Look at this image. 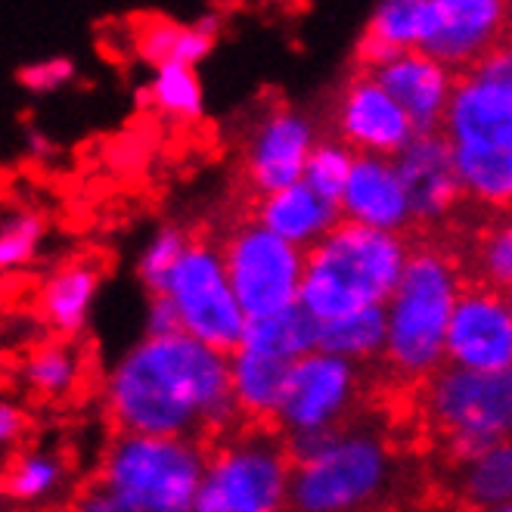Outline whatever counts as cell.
Instances as JSON below:
<instances>
[{
    "label": "cell",
    "mask_w": 512,
    "mask_h": 512,
    "mask_svg": "<svg viewBox=\"0 0 512 512\" xmlns=\"http://www.w3.org/2000/svg\"><path fill=\"white\" fill-rule=\"evenodd\" d=\"M112 432L184 438L212 450L246 423L230 357L180 333L140 342L106 385Z\"/></svg>",
    "instance_id": "cell-1"
},
{
    "label": "cell",
    "mask_w": 512,
    "mask_h": 512,
    "mask_svg": "<svg viewBox=\"0 0 512 512\" xmlns=\"http://www.w3.org/2000/svg\"><path fill=\"white\" fill-rule=\"evenodd\" d=\"M407 261V233H388L342 218L308 249L301 305L320 323L382 308L398 292Z\"/></svg>",
    "instance_id": "cell-2"
},
{
    "label": "cell",
    "mask_w": 512,
    "mask_h": 512,
    "mask_svg": "<svg viewBox=\"0 0 512 512\" xmlns=\"http://www.w3.org/2000/svg\"><path fill=\"white\" fill-rule=\"evenodd\" d=\"M410 435L432 444L441 466L463 463L512 438V367L481 373L444 364L413 385Z\"/></svg>",
    "instance_id": "cell-3"
},
{
    "label": "cell",
    "mask_w": 512,
    "mask_h": 512,
    "mask_svg": "<svg viewBox=\"0 0 512 512\" xmlns=\"http://www.w3.org/2000/svg\"><path fill=\"white\" fill-rule=\"evenodd\" d=\"M410 261L388 301L385 367L401 385H419L447 360V326L463 286V267L438 239L407 233Z\"/></svg>",
    "instance_id": "cell-4"
},
{
    "label": "cell",
    "mask_w": 512,
    "mask_h": 512,
    "mask_svg": "<svg viewBox=\"0 0 512 512\" xmlns=\"http://www.w3.org/2000/svg\"><path fill=\"white\" fill-rule=\"evenodd\" d=\"M382 413L388 410L348 429L320 457L292 466L286 512H388L407 488V450L391 429L373 426Z\"/></svg>",
    "instance_id": "cell-5"
},
{
    "label": "cell",
    "mask_w": 512,
    "mask_h": 512,
    "mask_svg": "<svg viewBox=\"0 0 512 512\" xmlns=\"http://www.w3.org/2000/svg\"><path fill=\"white\" fill-rule=\"evenodd\" d=\"M444 134L466 196L488 212H512V94L457 78Z\"/></svg>",
    "instance_id": "cell-6"
},
{
    "label": "cell",
    "mask_w": 512,
    "mask_h": 512,
    "mask_svg": "<svg viewBox=\"0 0 512 512\" xmlns=\"http://www.w3.org/2000/svg\"><path fill=\"white\" fill-rule=\"evenodd\" d=\"M205 472L208 450L196 441L112 432L94 475L140 512H196Z\"/></svg>",
    "instance_id": "cell-7"
},
{
    "label": "cell",
    "mask_w": 512,
    "mask_h": 512,
    "mask_svg": "<svg viewBox=\"0 0 512 512\" xmlns=\"http://www.w3.org/2000/svg\"><path fill=\"white\" fill-rule=\"evenodd\" d=\"M292 457L280 426L243 423L208 450L196 512H286Z\"/></svg>",
    "instance_id": "cell-8"
},
{
    "label": "cell",
    "mask_w": 512,
    "mask_h": 512,
    "mask_svg": "<svg viewBox=\"0 0 512 512\" xmlns=\"http://www.w3.org/2000/svg\"><path fill=\"white\" fill-rule=\"evenodd\" d=\"M218 249L246 320L280 314L301 301L308 252L261 227L243 202L218 239Z\"/></svg>",
    "instance_id": "cell-9"
},
{
    "label": "cell",
    "mask_w": 512,
    "mask_h": 512,
    "mask_svg": "<svg viewBox=\"0 0 512 512\" xmlns=\"http://www.w3.org/2000/svg\"><path fill=\"white\" fill-rule=\"evenodd\" d=\"M168 295L184 320V333L224 357H236L246 342V314L239 308L218 239L190 233V246L168 280Z\"/></svg>",
    "instance_id": "cell-10"
},
{
    "label": "cell",
    "mask_w": 512,
    "mask_h": 512,
    "mask_svg": "<svg viewBox=\"0 0 512 512\" xmlns=\"http://www.w3.org/2000/svg\"><path fill=\"white\" fill-rule=\"evenodd\" d=\"M410 199L413 230L419 236H435L457 221V215L472 202L460 184L454 153L444 128L416 134L404 153L391 159Z\"/></svg>",
    "instance_id": "cell-11"
},
{
    "label": "cell",
    "mask_w": 512,
    "mask_h": 512,
    "mask_svg": "<svg viewBox=\"0 0 512 512\" xmlns=\"http://www.w3.org/2000/svg\"><path fill=\"white\" fill-rule=\"evenodd\" d=\"M447 360L481 373L512 367V311L506 292L463 277L447 326Z\"/></svg>",
    "instance_id": "cell-12"
},
{
    "label": "cell",
    "mask_w": 512,
    "mask_h": 512,
    "mask_svg": "<svg viewBox=\"0 0 512 512\" xmlns=\"http://www.w3.org/2000/svg\"><path fill=\"white\" fill-rule=\"evenodd\" d=\"M311 122L301 115L277 106L264 109V118L255 125L249 143H246V162H243V184L246 190L239 193L243 199H258L270 193H283L308 171L311 159Z\"/></svg>",
    "instance_id": "cell-13"
},
{
    "label": "cell",
    "mask_w": 512,
    "mask_h": 512,
    "mask_svg": "<svg viewBox=\"0 0 512 512\" xmlns=\"http://www.w3.org/2000/svg\"><path fill=\"white\" fill-rule=\"evenodd\" d=\"M336 128L339 143H345L354 153H370L395 159L410 146L416 128L407 112L391 100L385 90L373 81L370 72L351 69L336 103Z\"/></svg>",
    "instance_id": "cell-14"
},
{
    "label": "cell",
    "mask_w": 512,
    "mask_h": 512,
    "mask_svg": "<svg viewBox=\"0 0 512 512\" xmlns=\"http://www.w3.org/2000/svg\"><path fill=\"white\" fill-rule=\"evenodd\" d=\"M512 22V7L497 0H435V22L419 53L460 72L488 53Z\"/></svg>",
    "instance_id": "cell-15"
},
{
    "label": "cell",
    "mask_w": 512,
    "mask_h": 512,
    "mask_svg": "<svg viewBox=\"0 0 512 512\" xmlns=\"http://www.w3.org/2000/svg\"><path fill=\"white\" fill-rule=\"evenodd\" d=\"M90 345L81 336H50L16 354V376L38 407H66L90 391Z\"/></svg>",
    "instance_id": "cell-16"
},
{
    "label": "cell",
    "mask_w": 512,
    "mask_h": 512,
    "mask_svg": "<svg viewBox=\"0 0 512 512\" xmlns=\"http://www.w3.org/2000/svg\"><path fill=\"white\" fill-rule=\"evenodd\" d=\"M364 72H370L385 94L407 112L416 134L444 128V115L450 97H454L457 75L447 66H441L438 59L419 50H407L398 59H391V63Z\"/></svg>",
    "instance_id": "cell-17"
},
{
    "label": "cell",
    "mask_w": 512,
    "mask_h": 512,
    "mask_svg": "<svg viewBox=\"0 0 512 512\" xmlns=\"http://www.w3.org/2000/svg\"><path fill=\"white\" fill-rule=\"evenodd\" d=\"M342 218L388 233L413 230L410 199L391 159L370 156V153H360L354 159L348 187L342 196Z\"/></svg>",
    "instance_id": "cell-18"
},
{
    "label": "cell",
    "mask_w": 512,
    "mask_h": 512,
    "mask_svg": "<svg viewBox=\"0 0 512 512\" xmlns=\"http://www.w3.org/2000/svg\"><path fill=\"white\" fill-rule=\"evenodd\" d=\"M109 255L94 249L72 255L35 289V314L53 336H78L97 283L106 277Z\"/></svg>",
    "instance_id": "cell-19"
},
{
    "label": "cell",
    "mask_w": 512,
    "mask_h": 512,
    "mask_svg": "<svg viewBox=\"0 0 512 512\" xmlns=\"http://www.w3.org/2000/svg\"><path fill=\"white\" fill-rule=\"evenodd\" d=\"M435 494L457 512H494L512 503V438L463 463H447Z\"/></svg>",
    "instance_id": "cell-20"
},
{
    "label": "cell",
    "mask_w": 512,
    "mask_h": 512,
    "mask_svg": "<svg viewBox=\"0 0 512 512\" xmlns=\"http://www.w3.org/2000/svg\"><path fill=\"white\" fill-rule=\"evenodd\" d=\"M239 202L249 208V215L261 227H267L270 233H277L280 239H286V243L305 252L342 221V208L329 205L320 193H314L305 184V180L283 193H270L258 199L239 196Z\"/></svg>",
    "instance_id": "cell-21"
},
{
    "label": "cell",
    "mask_w": 512,
    "mask_h": 512,
    "mask_svg": "<svg viewBox=\"0 0 512 512\" xmlns=\"http://www.w3.org/2000/svg\"><path fill=\"white\" fill-rule=\"evenodd\" d=\"M230 367H233V391H236V401L246 416V423L277 426L280 398H283V388H286V379L295 367V360L264 357V354L243 348L236 357H230Z\"/></svg>",
    "instance_id": "cell-22"
},
{
    "label": "cell",
    "mask_w": 512,
    "mask_h": 512,
    "mask_svg": "<svg viewBox=\"0 0 512 512\" xmlns=\"http://www.w3.org/2000/svg\"><path fill=\"white\" fill-rule=\"evenodd\" d=\"M320 320L301 305H292L280 314L246 320V351L264 354V357H283V360H301L314 351H320Z\"/></svg>",
    "instance_id": "cell-23"
},
{
    "label": "cell",
    "mask_w": 512,
    "mask_h": 512,
    "mask_svg": "<svg viewBox=\"0 0 512 512\" xmlns=\"http://www.w3.org/2000/svg\"><path fill=\"white\" fill-rule=\"evenodd\" d=\"M69 457L63 450H47L25 444L7 457L4 466V497L16 503H38L53 494L69 475Z\"/></svg>",
    "instance_id": "cell-24"
},
{
    "label": "cell",
    "mask_w": 512,
    "mask_h": 512,
    "mask_svg": "<svg viewBox=\"0 0 512 512\" xmlns=\"http://www.w3.org/2000/svg\"><path fill=\"white\" fill-rule=\"evenodd\" d=\"M388 348V314L382 308L360 311L320 326V351L351 357V360H379Z\"/></svg>",
    "instance_id": "cell-25"
},
{
    "label": "cell",
    "mask_w": 512,
    "mask_h": 512,
    "mask_svg": "<svg viewBox=\"0 0 512 512\" xmlns=\"http://www.w3.org/2000/svg\"><path fill=\"white\" fill-rule=\"evenodd\" d=\"M435 22V0H388L379 4L364 35L398 50H419Z\"/></svg>",
    "instance_id": "cell-26"
},
{
    "label": "cell",
    "mask_w": 512,
    "mask_h": 512,
    "mask_svg": "<svg viewBox=\"0 0 512 512\" xmlns=\"http://www.w3.org/2000/svg\"><path fill=\"white\" fill-rule=\"evenodd\" d=\"M354 159H357V153H354V149H348L345 143L320 140L314 146L311 159H308L305 184L314 193H320L329 205H339L342 208V196H345V187H348Z\"/></svg>",
    "instance_id": "cell-27"
},
{
    "label": "cell",
    "mask_w": 512,
    "mask_h": 512,
    "mask_svg": "<svg viewBox=\"0 0 512 512\" xmlns=\"http://www.w3.org/2000/svg\"><path fill=\"white\" fill-rule=\"evenodd\" d=\"M187 246H190V233H180L174 227L156 236V243L146 249L140 261V283L146 286L149 295H168V280L180 258H184Z\"/></svg>",
    "instance_id": "cell-28"
},
{
    "label": "cell",
    "mask_w": 512,
    "mask_h": 512,
    "mask_svg": "<svg viewBox=\"0 0 512 512\" xmlns=\"http://www.w3.org/2000/svg\"><path fill=\"white\" fill-rule=\"evenodd\" d=\"M153 100L162 112L177 115V118H196L199 106H202V94H199V81L193 75L190 66L171 63L165 69H159V78L153 84Z\"/></svg>",
    "instance_id": "cell-29"
},
{
    "label": "cell",
    "mask_w": 512,
    "mask_h": 512,
    "mask_svg": "<svg viewBox=\"0 0 512 512\" xmlns=\"http://www.w3.org/2000/svg\"><path fill=\"white\" fill-rule=\"evenodd\" d=\"M454 75L472 84H485V87H497L512 94V22H509V32L488 53H481L475 63H469L466 69Z\"/></svg>",
    "instance_id": "cell-30"
},
{
    "label": "cell",
    "mask_w": 512,
    "mask_h": 512,
    "mask_svg": "<svg viewBox=\"0 0 512 512\" xmlns=\"http://www.w3.org/2000/svg\"><path fill=\"white\" fill-rule=\"evenodd\" d=\"M44 221L38 212H16L4 224V239H0V261L7 270L25 264L35 252V243L41 239Z\"/></svg>",
    "instance_id": "cell-31"
},
{
    "label": "cell",
    "mask_w": 512,
    "mask_h": 512,
    "mask_svg": "<svg viewBox=\"0 0 512 512\" xmlns=\"http://www.w3.org/2000/svg\"><path fill=\"white\" fill-rule=\"evenodd\" d=\"M66 512H140L125 494L109 488L100 475H90L81 488L72 491Z\"/></svg>",
    "instance_id": "cell-32"
},
{
    "label": "cell",
    "mask_w": 512,
    "mask_h": 512,
    "mask_svg": "<svg viewBox=\"0 0 512 512\" xmlns=\"http://www.w3.org/2000/svg\"><path fill=\"white\" fill-rule=\"evenodd\" d=\"M184 333V320L171 301V295H149V323H146V339H168Z\"/></svg>",
    "instance_id": "cell-33"
},
{
    "label": "cell",
    "mask_w": 512,
    "mask_h": 512,
    "mask_svg": "<svg viewBox=\"0 0 512 512\" xmlns=\"http://www.w3.org/2000/svg\"><path fill=\"white\" fill-rule=\"evenodd\" d=\"M66 78H72V63L69 59H53V63H38L19 72V81L32 90H50L56 84H63Z\"/></svg>",
    "instance_id": "cell-34"
},
{
    "label": "cell",
    "mask_w": 512,
    "mask_h": 512,
    "mask_svg": "<svg viewBox=\"0 0 512 512\" xmlns=\"http://www.w3.org/2000/svg\"><path fill=\"white\" fill-rule=\"evenodd\" d=\"M25 413L22 410H16V407H4V426H0V438H4V444L10 447L13 441H16V450L19 447H25Z\"/></svg>",
    "instance_id": "cell-35"
},
{
    "label": "cell",
    "mask_w": 512,
    "mask_h": 512,
    "mask_svg": "<svg viewBox=\"0 0 512 512\" xmlns=\"http://www.w3.org/2000/svg\"><path fill=\"white\" fill-rule=\"evenodd\" d=\"M494 512H512V503H509V506H500V509H494Z\"/></svg>",
    "instance_id": "cell-36"
},
{
    "label": "cell",
    "mask_w": 512,
    "mask_h": 512,
    "mask_svg": "<svg viewBox=\"0 0 512 512\" xmlns=\"http://www.w3.org/2000/svg\"><path fill=\"white\" fill-rule=\"evenodd\" d=\"M506 301H509V311H512V292H506Z\"/></svg>",
    "instance_id": "cell-37"
}]
</instances>
